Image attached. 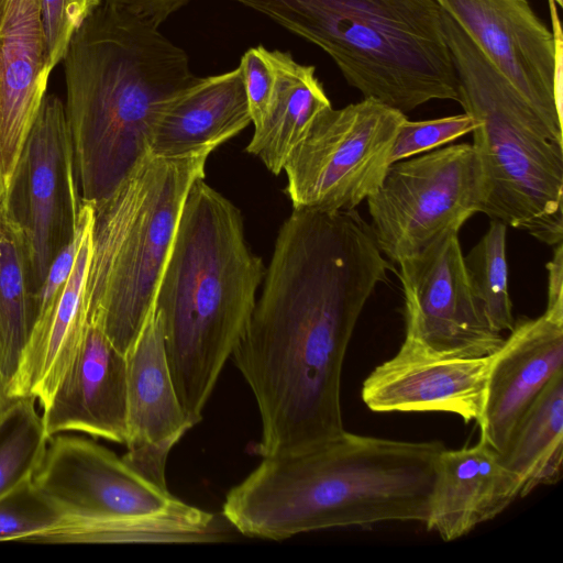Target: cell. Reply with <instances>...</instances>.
<instances>
[{"label": "cell", "mask_w": 563, "mask_h": 563, "mask_svg": "<svg viewBox=\"0 0 563 563\" xmlns=\"http://www.w3.org/2000/svg\"><path fill=\"white\" fill-rule=\"evenodd\" d=\"M486 184L473 144L461 143L391 163L366 201L371 229L391 263L420 252L482 212Z\"/></svg>", "instance_id": "obj_10"}, {"label": "cell", "mask_w": 563, "mask_h": 563, "mask_svg": "<svg viewBox=\"0 0 563 563\" xmlns=\"http://www.w3.org/2000/svg\"><path fill=\"white\" fill-rule=\"evenodd\" d=\"M91 224L68 280L53 305L33 324L16 374L8 388L11 399L34 397L44 408L81 345L88 327L86 279Z\"/></svg>", "instance_id": "obj_20"}, {"label": "cell", "mask_w": 563, "mask_h": 563, "mask_svg": "<svg viewBox=\"0 0 563 563\" xmlns=\"http://www.w3.org/2000/svg\"><path fill=\"white\" fill-rule=\"evenodd\" d=\"M406 119L372 98L319 113L284 165L292 208L355 209L380 187Z\"/></svg>", "instance_id": "obj_9"}, {"label": "cell", "mask_w": 563, "mask_h": 563, "mask_svg": "<svg viewBox=\"0 0 563 563\" xmlns=\"http://www.w3.org/2000/svg\"><path fill=\"white\" fill-rule=\"evenodd\" d=\"M399 265L405 340L446 357L494 354L505 338L489 325L470 280L459 231H448Z\"/></svg>", "instance_id": "obj_13"}, {"label": "cell", "mask_w": 563, "mask_h": 563, "mask_svg": "<svg viewBox=\"0 0 563 563\" xmlns=\"http://www.w3.org/2000/svg\"><path fill=\"white\" fill-rule=\"evenodd\" d=\"M63 520L64 515L33 481L0 499V541L34 542Z\"/></svg>", "instance_id": "obj_27"}, {"label": "cell", "mask_w": 563, "mask_h": 563, "mask_svg": "<svg viewBox=\"0 0 563 563\" xmlns=\"http://www.w3.org/2000/svg\"><path fill=\"white\" fill-rule=\"evenodd\" d=\"M125 357L128 451L123 459L148 478L166 484L168 454L194 424L180 404L154 308Z\"/></svg>", "instance_id": "obj_15"}, {"label": "cell", "mask_w": 563, "mask_h": 563, "mask_svg": "<svg viewBox=\"0 0 563 563\" xmlns=\"http://www.w3.org/2000/svg\"><path fill=\"white\" fill-rule=\"evenodd\" d=\"M247 99L251 122L258 129L271 110L277 84L272 51L258 45L249 48L239 65Z\"/></svg>", "instance_id": "obj_30"}, {"label": "cell", "mask_w": 563, "mask_h": 563, "mask_svg": "<svg viewBox=\"0 0 563 563\" xmlns=\"http://www.w3.org/2000/svg\"><path fill=\"white\" fill-rule=\"evenodd\" d=\"M548 268V302L544 312L555 319L563 320V244L554 246L552 260Z\"/></svg>", "instance_id": "obj_32"}, {"label": "cell", "mask_w": 563, "mask_h": 563, "mask_svg": "<svg viewBox=\"0 0 563 563\" xmlns=\"http://www.w3.org/2000/svg\"><path fill=\"white\" fill-rule=\"evenodd\" d=\"M35 311L29 249L4 200L0 203V383L7 395L34 324Z\"/></svg>", "instance_id": "obj_24"}, {"label": "cell", "mask_w": 563, "mask_h": 563, "mask_svg": "<svg viewBox=\"0 0 563 563\" xmlns=\"http://www.w3.org/2000/svg\"><path fill=\"white\" fill-rule=\"evenodd\" d=\"M11 401V398L8 397L5 389L3 388L2 384L0 383V415L4 410V408L9 405Z\"/></svg>", "instance_id": "obj_33"}, {"label": "cell", "mask_w": 563, "mask_h": 563, "mask_svg": "<svg viewBox=\"0 0 563 563\" xmlns=\"http://www.w3.org/2000/svg\"><path fill=\"white\" fill-rule=\"evenodd\" d=\"M520 487V498L555 484L563 464V371L545 385L516 426L500 454Z\"/></svg>", "instance_id": "obj_23"}, {"label": "cell", "mask_w": 563, "mask_h": 563, "mask_svg": "<svg viewBox=\"0 0 563 563\" xmlns=\"http://www.w3.org/2000/svg\"><path fill=\"white\" fill-rule=\"evenodd\" d=\"M48 64L38 0H0V168L8 187L45 98Z\"/></svg>", "instance_id": "obj_18"}, {"label": "cell", "mask_w": 563, "mask_h": 563, "mask_svg": "<svg viewBox=\"0 0 563 563\" xmlns=\"http://www.w3.org/2000/svg\"><path fill=\"white\" fill-rule=\"evenodd\" d=\"M459 103L475 121L484 172L482 212L555 246L563 241V140L442 10Z\"/></svg>", "instance_id": "obj_7"}, {"label": "cell", "mask_w": 563, "mask_h": 563, "mask_svg": "<svg viewBox=\"0 0 563 563\" xmlns=\"http://www.w3.org/2000/svg\"><path fill=\"white\" fill-rule=\"evenodd\" d=\"M33 483L64 515L33 543H205L225 537L213 514L82 437H52Z\"/></svg>", "instance_id": "obj_8"}, {"label": "cell", "mask_w": 563, "mask_h": 563, "mask_svg": "<svg viewBox=\"0 0 563 563\" xmlns=\"http://www.w3.org/2000/svg\"><path fill=\"white\" fill-rule=\"evenodd\" d=\"M277 84L264 123L254 129L246 151L279 175L291 151L312 121L332 107L313 66L296 62L289 53L272 51Z\"/></svg>", "instance_id": "obj_22"}, {"label": "cell", "mask_w": 563, "mask_h": 563, "mask_svg": "<svg viewBox=\"0 0 563 563\" xmlns=\"http://www.w3.org/2000/svg\"><path fill=\"white\" fill-rule=\"evenodd\" d=\"M563 320L544 312L515 322L492 354L479 440L503 454L519 420L563 371Z\"/></svg>", "instance_id": "obj_16"}, {"label": "cell", "mask_w": 563, "mask_h": 563, "mask_svg": "<svg viewBox=\"0 0 563 563\" xmlns=\"http://www.w3.org/2000/svg\"><path fill=\"white\" fill-rule=\"evenodd\" d=\"M189 1L191 0H103V3L158 27L172 13Z\"/></svg>", "instance_id": "obj_31"}, {"label": "cell", "mask_w": 563, "mask_h": 563, "mask_svg": "<svg viewBox=\"0 0 563 563\" xmlns=\"http://www.w3.org/2000/svg\"><path fill=\"white\" fill-rule=\"evenodd\" d=\"M490 360L439 356L404 340L398 352L365 378L362 399L375 412H448L477 423Z\"/></svg>", "instance_id": "obj_14"}, {"label": "cell", "mask_w": 563, "mask_h": 563, "mask_svg": "<svg viewBox=\"0 0 563 563\" xmlns=\"http://www.w3.org/2000/svg\"><path fill=\"white\" fill-rule=\"evenodd\" d=\"M5 201L26 241L36 300L49 265L75 234L82 205L65 104L55 95L41 104Z\"/></svg>", "instance_id": "obj_11"}, {"label": "cell", "mask_w": 563, "mask_h": 563, "mask_svg": "<svg viewBox=\"0 0 563 563\" xmlns=\"http://www.w3.org/2000/svg\"><path fill=\"white\" fill-rule=\"evenodd\" d=\"M520 487L500 454L482 442L438 456L426 527L442 540L460 539L505 511Z\"/></svg>", "instance_id": "obj_19"}, {"label": "cell", "mask_w": 563, "mask_h": 563, "mask_svg": "<svg viewBox=\"0 0 563 563\" xmlns=\"http://www.w3.org/2000/svg\"><path fill=\"white\" fill-rule=\"evenodd\" d=\"M210 153H148L111 194L91 202L88 322L124 355L154 308L185 200L192 184L205 178Z\"/></svg>", "instance_id": "obj_6"}, {"label": "cell", "mask_w": 563, "mask_h": 563, "mask_svg": "<svg viewBox=\"0 0 563 563\" xmlns=\"http://www.w3.org/2000/svg\"><path fill=\"white\" fill-rule=\"evenodd\" d=\"M435 1L563 140V35L554 0H548L552 31L528 0Z\"/></svg>", "instance_id": "obj_12"}, {"label": "cell", "mask_w": 563, "mask_h": 563, "mask_svg": "<svg viewBox=\"0 0 563 563\" xmlns=\"http://www.w3.org/2000/svg\"><path fill=\"white\" fill-rule=\"evenodd\" d=\"M48 64H59L74 34L101 0H38Z\"/></svg>", "instance_id": "obj_29"}, {"label": "cell", "mask_w": 563, "mask_h": 563, "mask_svg": "<svg viewBox=\"0 0 563 563\" xmlns=\"http://www.w3.org/2000/svg\"><path fill=\"white\" fill-rule=\"evenodd\" d=\"M34 397L11 399L0 415V499L32 482L49 441Z\"/></svg>", "instance_id": "obj_25"}, {"label": "cell", "mask_w": 563, "mask_h": 563, "mask_svg": "<svg viewBox=\"0 0 563 563\" xmlns=\"http://www.w3.org/2000/svg\"><path fill=\"white\" fill-rule=\"evenodd\" d=\"M475 126L476 121L466 112L423 121L406 119L396 135L390 163L429 152L472 132Z\"/></svg>", "instance_id": "obj_28"}, {"label": "cell", "mask_w": 563, "mask_h": 563, "mask_svg": "<svg viewBox=\"0 0 563 563\" xmlns=\"http://www.w3.org/2000/svg\"><path fill=\"white\" fill-rule=\"evenodd\" d=\"M7 188L2 178L1 168H0V203L5 200Z\"/></svg>", "instance_id": "obj_34"}, {"label": "cell", "mask_w": 563, "mask_h": 563, "mask_svg": "<svg viewBox=\"0 0 563 563\" xmlns=\"http://www.w3.org/2000/svg\"><path fill=\"white\" fill-rule=\"evenodd\" d=\"M440 441L343 431L262 462L227 494L223 518L247 537L284 540L332 528L427 520Z\"/></svg>", "instance_id": "obj_2"}, {"label": "cell", "mask_w": 563, "mask_h": 563, "mask_svg": "<svg viewBox=\"0 0 563 563\" xmlns=\"http://www.w3.org/2000/svg\"><path fill=\"white\" fill-rule=\"evenodd\" d=\"M393 268L356 209H292L231 357L258 408L262 457L344 431L341 376L357 320Z\"/></svg>", "instance_id": "obj_1"}, {"label": "cell", "mask_w": 563, "mask_h": 563, "mask_svg": "<svg viewBox=\"0 0 563 563\" xmlns=\"http://www.w3.org/2000/svg\"><path fill=\"white\" fill-rule=\"evenodd\" d=\"M321 48L363 98L402 113L459 102L435 0H232Z\"/></svg>", "instance_id": "obj_5"}, {"label": "cell", "mask_w": 563, "mask_h": 563, "mask_svg": "<svg viewBox=\"0 0 563 563\" xmlns=\"http://www.w3.org/2000/svg\"><path fill=\"white\" fill-rule=\"evenodd\" d=\"M65 112L82 201L98 202L150 153L157 120L196 76L158 27L100 4L63 58Z\"/></svg>", "instance_id": "obj_3"}, {"label": "cell", "mask_w": 563, "mask_h": 563, "mask_svg": "<svg viewBox=\"0 0 563 563\" xmlns=\"http://www.w3.org/2000/svg\"><path fill=\"white\" fill-rule=\"evenodd\" d=\"M264 275L241 211L203 178L196 180L154 301L173 380L194 426L247 327Z\"/></svg>", "instance_id": "obj_4"}, {"label": "cell", "mask_w": 563, "mask_h": 563, "mask_svg": "<svg viewBox=\"0 0 563 563\" xmlns=\"http://www.w3.org/2000/svg\"><path fill=\"white\" fill-rule=\"evenodd\" d=\"M251 123L241 69L196 77L161 113L150 153L179 157L213 151Z\"/></svg>", "instance_id": "obj_21"}, {"label": "cell", "mask_w": 563, "mask_h": 563, "mask_svg": "<svg viewBox=\"0 0 563 563\" xmlns=\"http://www.w3.org/2000/svg\"><path fill=\"white\" fill-rule=\"evenodd\" d=\"M42 409L49 439L73 431L125 444L126 357L97 324L88 322L74 362Z\"/></svg>", "instance_id": "obj_17"}, {"label": "cell", "mask_w": 563, "mask_h": 563, "mask_svg": "<svg viewBox=\"0 0 563 563\" xmlns=\"http://www.w3.org/2000/svg\"><path fill=\"white\" fill-rule=\"evenodd\" d=\"M506 234L507 225L492 219L486 233L464 256L475 295L489 325L498 333L510 332L516 322L508 291Z\"/></svg>", "instance_id": "obj_26"}]
</instances>
